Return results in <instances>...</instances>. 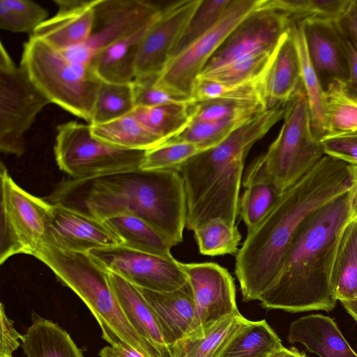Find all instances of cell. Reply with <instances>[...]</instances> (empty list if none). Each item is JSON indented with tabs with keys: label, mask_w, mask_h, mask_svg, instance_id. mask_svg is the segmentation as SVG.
Instances as JSON below:
<instances>
[{
	"label": "cell",
	"mask_w": 357,
	"mask_h": 357,
	"mask_svg": "<svg viewBox=\"0 0 357 357\" xmlns=\"http://www.w3.org/2000/svg\"><path fill=\"white\" fill-rule=\"evenodd\" d=\"M105 221L131 213L152 225L175 246L183 241L187 204L176 169H140L60 182L45 199Z\"/></svg>",
	"instance_id": "7a4b0ae2"
},
{
	"label": "cell",
	"mask_w": 357,
	"mask_h": 357,
	"mask_svg": "<svg viewBox=\"0 0 357 357\" xmlns=\"http://www.w3.org/2000/svg\"><path fill=\"white\" fill-rule=\"evenodd\" d=\"M20 66L51 103L89 124L102 82L88 66L69 60L33 36L24 45Z\"/></svg>",
	"instance_id": "8992f818"
},
{
	"label": "cell",
	"mask_w": 357,
	"mask_h": 357,
	"mask_svg": "<svg viewBox=\"0 0 357 357\" xmlns=\"http://www.w3.org/2000/svg\"><path fill=\"white\" fill-rule=\"evenodd\" d=\"M284 114V107H278L255 114L218 145L176 168L185 185L188 229L194 231L214 218L236 225L245 158Z\"/></svg>",
	"instance_id": "277c9868"
},
{
	"label": "cell",
	"mask_w": 357,
	"mask_h": 357,
	"mask_svg": "<svg viewBox=\"0 0 357 357\" xmlns=\"http://www.w3.org/2000/svg\"><path fill=\"white\" fill-rule=\"evenodd\" d=\"M351 1L262 0L260 8L282 12L292 22L308 20L337 21L345 13Z\"/></svg>",
	"instance_id": "e575fe53"
},
{
	"label": "cell",
	"mask_w": 357,
	"mask_h": 357,
	"mask_svg": "<svg viewBox=\"0 0 357 357\" xmlns=\"http://www.w3.org/2000/svg\"><path fill=\"white\" fill-rule=\"evenodd\" d=\"M282 119L278 137L261 158L266 174L284 193L305 176L325 153L312 128L303 86L286 104Z\"/></svg>",
	"instance_id": "52a82bcc"
},
{
	"label": "cell",
	"mask_w": 357,
	"mask_h": 357,
	"mask_svg": "<svg viewBox=\"0 0 357 357\" xmlns=\"http://www.w3.org/2000/svg\"><path fill=\"white\" fill-rule=\"evenodd\" d=\"M337 22L357 48V0L351 1L345 13Z\"/></svg>",
	"instance_id": "681fc988"
},
{
	"label": "cell",
	"mask_w": 357,
	"mask_h": 357,
	"mask_svg": "<svg viewBox=\"0 0 357 357\" xmlns=\"http://www.w3.org/2000/svg\"><path fill=\"white\" fill-rule=\"evenodd\" d=\"M112 347L117 357H146L122 341L117 342Z\"/></svg>",
	"instance_id": "816d5d0a"
},
{
	"label": "cell",
	"mask_w": 357,
	"mask_h": 357,
	"mask_svg": "<svg viewBox=\"0 0 357 357\" xmlns=\"http://www.w3.org/2000/svg\"><path fill=\"white\" fill-rule=\"evenodd\" d=\"M89 126L95 137L124 149L148 151L164 142L148 130L132 112L107 123Z\"/></svg>",
	"instance_id": "f1b7e54d"
},
{
	"label": "cell",
	"mask_w": 357,
	"mask_h": 357,
	"mask_svg": "<svg viewBox=\"0 0 357 357\" xmlns=\"http://www.w3.org/2000/svg\"><path fill=\"white\" fill-rule=\"evenodd\" d=\"M291 30L299 54L302 83L309 104L312 128L315 136L320 140L325 135L324 120V89L311 63L302 24L301 22H292Z\"/></svg>",
	"instance_id": "d6a6232c"
},
{
	"label": "cell",
	"mask_w": 357,
	"mask_h": 357,
	"mask_svg": "<svg viewBox=\"0 0 357 357\" xmlns=\"http://www.w3.org/2000/svg\"><path fill=\"white\" fill-rule=\"evenodd\" d=\"M50 100L35 86L21 66L17 67L3 43L0 47V150L21 156L24 135Z\"/></svg>",
	"instance_id": "30bf717a"
},
{
	"label": "cell",
	"mask_w": 357,
	"mask_h": 357,
	"mask_svg": "<svg viewBox=\"0 0 357 357\" xmlns=\"http://www.w3.org/2000/svg\"><path fill=\"white\" fill-rule=\"evenodd\" d=\"M157 77H135L132 82L135 107H154L175 102H189L187 98L174 94L155 84Z\"/></svg>",
	"instance_id": "f6af8a7d"
},
{
	"label": "cell",
	"mask_w": 357,
	"mask_h": 357,
	"mask_svg": "<svg viewBox=\"0 0 357 357\" xmlns=\"http://www.w3.org/2000/svg\"><path fill=\"white\" fill-rule=\"evenodd\" d=\"M302 86L300 57L290 26L276 46L264 77L265 109L284 107Z\"/></svg>",
	"instance_id": "ffe728a7"
},
{
	"label": "cell",
	"mask_w": 357,
	"mask_h": 357,
	"mask_svg": "<svg viewBox=\"0 0 357 357\" xmlns=\"http://www.w3.org/2000/svg\"><path fill=\"white\" fill-rule=\"evenodd\" d=\"M181 266L192 288L196 309L194 328L185 338L202 337L222 320L240 313L234 281L226 268L213 262Z\"/></svg>",
	"instance_id": "5bb4252c"
},
{
	"label": "cell",
	"mask_w": 357,
	"mask_h": 357,
	"mask_svg": "<svg viewBox=\"0 0 357 357\" xmlns=\"http://www.w3.org/2000/svg\"><path fill=\"white\" fill-rule=\"evenodd\" d=\"M208 149H210L194 143H162L146 151L139 169L145 171L176 169L192 157Z\"/></svg>",
	"instance_id": "7bdbcfd3"
},
{
	"label": "cell",
	"mask_w": 357,
	"mask_h": 357,
	"mask_svg": "<svg viewBox=\"0 0 357 357\" xmlns=\"http://www.w3.org/2000/svg\"><path fill=\"white\" fill-rule=\"evenodd\" d=\"M250 118L236 117L215 121H191L180 132L163 143H194L211 149L218 145Z\"/></svg>",
	"instance_id": "ab89813d"
},
{
	"label": "cell",
	"mask_w": 357,
	"mask_h": 357,
	"mask_svg": "<svg viewBox=\"0 0 357 357\" xmlns=\"http://www.w3.org/2000/svg\"><path fill=\"white\" fill-rule=\"evenodd\" d=\"M189 103L175 102L154 107H137L132 114L148 130L165 142L190 123Z\"/></svg>",
	"instance_id": "836d02e7"
},
{
	"label": "cell",
	"mask_w": 357,
	"mask_h": 357,
	"mask_svg": "<svg viewBox=\"0 0 357 357\" xmlns=\"http://www.w3.org/2000/svg\"><path fill=\"white\" fill-rule=\"evenodd\" d=\"M266 73V71L256 80L238 84H225L207 79L197 78L192 91L191 102L227 99L259 102L264 107L263 85Z\"/></svg>",
	"instance_id": "8d00e7d4"
},
{
	"label": "cell",
	"mask_w": 357,
	"mask_h": 357,
	"mask_svg": "<svg viewBox=\"0 0 357 357\" xmlns=\"http://www.w3.org/2000/svg\"><path fill=\"white\" fill-rule=\"evenodd\" d=\"M100 266L135 286L158 292L175 291L188 282L181 262L118 245L88 253Z\"/></svg>",
	"instance_id": "4fadbf2b"
},
{
	"label": "cell",
	"mask_w": 357,
	"mask_h": 357,
	"mask_svg": "<svg viewBox=\"0 0 357 357\" xmlns=\"http://www.w3.org/2000/svg\"><path fill=\"white\" fill-rule=\"evenodd\" d=\"M349 189L347 163L325 155L282 194L236 252L235 274L243 301H259L273 287L304 221Z\"/></svg>",
	"instance_id": "6da1fadb"
},
{
	"label": "cell",
	"mask_w": 357,
	"mask_h": 357,
	"mask_svg": "<svg viewBox=\"0 0 357 357\" xmlns=\"http://www.w3.org/2000/svg\"><path fill=\"white\" fill-rule=\"evenodd\" d=\"M169 3L152 0H96L89 38L61 52L69 60L88 66L102 50L148 29Z\"/></svg>",
	"instance_id": "8fae6325"
},
{
	"label": "cell",
	"mask_w": 357,
	"mask_h": 357,
	"mask_svg": "<svg viewBox=\"0 0 357 357\" xmlns=\"http://www.w3.org/2000/svg\"><path fill=\"white\" fill-rule=\"evenodd\" d=\"M132 82H101L89 125L107 123L132 113L135 108Z\"/></svg>",
	"instance_id": "d590c367"
},
{
	"label": "cell",
	"mask_w": 357,
	"mask_h": 357,
	"mask_svg": "<svg viewBox=\"0 0 357 357\" xmlns=\"http://www.w3.org/2000/svg\"><path fill=\"white\" fill-rule=\"evenodd\" d=\"M51 204L43 244L82 253L123 245L105 221L61 204Z\"/></svg>",
	"instance_id": "e0dca14e"
},
{
	"label": "cell",
	"mask_w": 357,
	"mask_h": 357,
	"mask_svg": "<svg viewBox=\"0 0 357 357\" xmlns=\"http://www.w3.org/2000/svg\"><path fill=\"white\" fill-rule=\"evenodd\" d=\"M348 313L357 321V299L342 303Z\"/></svg>",
	"instance_id": "db71d44e"
},
{
	"label": "cell",
	"mask_w": 357,
	"mask_h": 357,
	"mask_svg": "<svg viewBox=\"0 0 357 357\" xmlns=\"http://www.w3.org/2000/svg\"><path fill=\"white\" fill-rule=\"evenodd\" d=\"M350 178V220H357V164H347Z\"/></svg>",
	"instance_id": "f907efd6"
},
{
	"label": "cell",
	"mask_w": 357,
	"mask_h": 357,
	"mask_svg": "<svg viewBox=\"0 0 357 357\" xmlns=\"http://www.w3.org/2000/svg\"><path fill=\"white\" fill-rule=\"evenodd\" d=\"M191 121H215L236 117L250 118L266 110L259 102L227 99L190 102ZM190 121V122H191Z\"/></svg>",
	"instance_id": "b9f144b4"
},
{
	"label": "cell",
	"mask_w": 357,
	"mask_h": 357,
	"mask_svg": "<svg viewBox=\"0 0 357 357\" xmlns=\"http://www.w3.org/2000/svg\"><path fill=\"white\" fill-rule=\"evenodd\" d=\"M107 273L111 288L132 326L163 357H171L158 317L138 287L114 273Z\"/></svg>",
	"instance_id": "7402d4cb"
},
{
	"label": "cell",
	"mask_w": 357,
	"mask_h": 357,
	"mask_svg": "<svg viewBox=\"0 0 357 357\" xmlns=\"http://www.w3.org/2000/svg\"><path fill=\"white\" fill-rule=\"evenodd\" d=\"M35 257L83 301L97 321L102 338L110 346L122 341L146 357H163L132 326L111 288L107 271L88 253L43 243Z\"/></svg>",
	"instance_id": "5b68a950"
},
{
	"label": "cell",
	"mask_w": 357,
	"mask_h": 357,
	"mask_svg": "<svg viewBox=\"0 0 357 357\" xmlns=\"http://www.w3.org/2000/svg\"><path fill=\"white\" fill-rule=\"evenodd\" d=\"M105 222L122 240V245L165 258H174L171 253L173 245L142 218L124 213Z\"/></svg>",
	"instance_id": "4316f807"
},
{
	"label": "cell",
	"mask_w": 357,
	"mask_h": 357,
	"mask_svg": "<svg viewBox=\"0 0 357 357\" xmlns=\"http://www.w3.org/2000/svg\"><path fill=\"white\" fill-rule=\"evenodd\" d=\"M331 285L337 301L357 299V220L350 221L342 232L333 263Z\"/></svg>",
	"instance_id": "83f0119b"
},
{
	"label": "cell",
	"mask_w": 357,
	"mask_h": 357,
	"mask_svg": "<svg viewBox=\"0 0 357 357\" xmlns=\"http://www.w3.org/2000/svg\"><path fill=\"white\" fill-rule=\"evenodd\" d=\"M138 289L156 314L170 349L176 342L190 335L194 328L196 309L189 281L173 291Z\"/></svg>",
	"instance_id": "44dd1931"
},
{
	"label": "cell",
	"mask_w": 357,
	"mask_h": 357,
	"mask_svg": "<svg viewBox=\"0 0 357 357\" xmlns=\"http://www.w3.org/2000/svg\"><path fill=\"white\" fill-rule=\"evenodd\" d=\"M349 190L312 213L302 224L273 287L259 301L262 307L289 312L333 310V260L350 222Z\"/></svg>",
	"instance_id": "3957f363"
},
{
	"label": "cell",
	"mask_w": 357,
	"mask_h": 357,
	"mask_svg": "<svg viewBox=\"0 0 357 357\" xmlns=\"http://www.w3.org/2000/svg\"><path fill=\"white\" fill-rule=\"evenodd\" d=\"M292 22L279 10L258 8L231 31L200 74L208 73L243 57L273 52Z\"/></svg>",
	"instance_id": "9a60e30c"
},
{
	"label": "cell",
	"mask_w": 357,
	"mask_h": 357,
	"mask_svg": "<svg viewBox=\"0 0 357 357\" xmlns=\"http://www.w3.org/2000/svg\"><path fill=\"white\" fill-rule=\"evenodd\" d=\"M0 357H14L13 353L21 347L24 335L15 328L14 322L6 314L2 303L0 304Z\"/></svg>",
	"instance_id": "7dc6e473"
},
{
	"label": "cell",
	"mask_w": 357,
	"mask_h": 357,
	"mask_svg": "<svg viewBox=\"0 0 357 357\" xmlns=\"http://www.w3.org/2000/svg\"><path fill=\"white\" fill-rule=\"evenodd\" d=\"M31 320L21 344L26 357H84L82 349L57 323L36 312H31Z\"/></svg>",
	"instance_id": "d4e9b609"
},
{
	"label": "cell",
	"mask_w": 357,
	"mask_h": 357,
	"mask_svg": "<svg viewBox=\"0 0 357 357\" xmlns=\"http://www.w3.org/2000/svg\"><path fill=\"white\" fill-rule=\"evenodd\" d=\"M262 0H231L219 20L188 47L173 56L155 84L174 94L191 100L197 77L231 31Z\"/></svg>",
	"instance_id": "7c38bea8"
},
{
	"label": "cell",
	"mask_w": 357,
	"mask_h": 357,
	"mask_svg": "<svg viewBox=\"0 0 357 357\" xmlns=\"http://www.w3.org/2000/svg\"><path fill=\"white\" fill-rule=\"evenodd\" d=\"M288 341L303 344L319 357H357L335 321L321 314H309L289 326Z\"/></svg>",
	"instance_id": "603a6c76"
},
{
	"label": "cell",
	"mask_w": 357,
	"mask_h": 357,
	"mask_svg": "<svg viewBox=\"0 0 357 357\" xmlns=\"http://www.w3.org/2000/svg\"><path fill=\"white\" fill-rule=\"evenodd\" d=\"M54 2L58 6L56 14L42 23L31 36L61 52L85 43L93 26L96 0Z\"/></svg>",
	"instance_id": "d6986e66"
},
{
	"label": "cell",
	"mask_w": 357,
	"mask_h": 357,
	"mask_svg": "<svg viewBox=\"0 0 357 357\" xmlns=\"http://www.w3.org/2000/svg\"><path fill=\"white\" fill-rule=\"evenodd\" d=\"M324 137L357 131V97L345 83L334 82L324 89Z\"/></svg>",
	"instance_id": "1f68e13d"
},
{
	"label": "cell",
	"mask_w": 357,
	"mask_h": 357,
	"mask_svg": "<svg viewBox=\"0 0 357 357\" xmlns=\"http://www.w3.org/2000/svg\"><path fill=\"white\" fill-rule=\"evenodd\" d=\"M200 2L174 1L162 10L138 46L135 77H159Z\"/></svg>",
	"instance_id": "2e32d148"
},
{
	"label": "cell",
	"mask_w": 357,
	"mask_h": 357,
	"mask_svg": "<svg viewBox=\"0 0 357 357\" xmlns=\"http://www.w3.org/2000/svg\"><path fill=\"white\" fill-rule=\"evenodd\" d=\"M193 231L199 250L204 255H233L238 250L241 235L238 227L221 218H212Z\"/></svg>",
	"instance_id": "74e56055"
},
{
	"label": "cell",
	"mask_w": 357,
	"mask_h": 357,
	"mask_svg": "<svg viewBox=\"0 0 357 357\" xmlns=\"http://www.w3.org/2000/svg\"><path fill=\"white\" fill-rule=\"evenodd\" d=\"M283 347L281 340L266 320H249L218 357H268Z\"/></svg>",
	"instance_id": "4dcf8cb0"
},
{
	"label": "cell",
	"mask_w": 357,
	"mask_h": 357,
	"mask_svg": "<svg viewBox=\"0 0 357 357\" xmlns=\"http://www.w3.org/2000/svg\"><path fill=\"white\" fill-rule=\"evenodd\" d=\"M238 202V213L248 232L254 229L269 213L282 195V191L266 174L261 155L248 169Z\"/></svg>",
	"instance_id": "cb8c5ba5"
},
{
	"label": "cell",
	"mask_w": 357,
	"mask_h": 357,
	"mask_svg": "<svg viewBox=\"0 0 357 357\" xmlns=\"http://www.w3.org/2000/svg\"><path fill=\"white\" fill-rule=\"evenodd\" d=\"M299 22L303 25L311 63L324 89L334 82L347 83L348 61L337 22L308 20Z\"/></svg>",
	"instance_id": "ac0fdd59"
},
{
	"label": "cell",
	"mask_w": 357,
	"mask_h": 357,
	"mask_svg": "<svg viewBox=\"0 0 357 357\" xmlns=\"http://www.w3.org/2000/svg\"><path fill=\"white\" fill-rule=\"evenodd\" d=\"M0 264L19 254L35 257L43 244L52 204L20 187L0 167Z\"/></svg>",
	"instance_id": "9c48e42d"
},
{
	"label": "cell",
	"mask_w": 357,
	"mask_h": 357,
	"mask_svg": "<svg viewBox=\"0 0 357 357\" xmlns=\"http://www.w3.org/2000/svg\"><path fill=\"white\" fill-rule=\"evenodd\" d=\"M325 155L347 164H357V131L326 136L320 139Z\"/></svg>",
	"instance_id": "bcb514c9"
},
{
	"label": "cell",
	"mask_w": 357,
	"mask_h": 357,
	"mask_svg": "<svg viewBox=\"0 0 357 357\" xmlns=\"http://www.w3.org/2000/svg\"><path fill=\"white\" fill-rule=\"evenodd\" d=\"M48 19V12L29 0H0V28L31 36Z\"/></svg>",
	"instance_id": "f35d334b"
},
{
	"label": "cell",
	"mask_w": 357,
	"mask_h": 357,
	"mask_svg": "<svg viewBox=\"0 0 357 357\" xmlns=\"http://www.w3.org/2000/svg\"><path fill=\"white\" fill-rule=\"evenodd\" d=\"M273 52H263L238 59L197 78L207 79L225 84H238L260 78L266 71Z\"/></svg>",
	"instance_id": "60d3db41"
},
{
	"label": "cell",
	"mask_w": 357,
	"mask_h": 357,
	"mask_svg": "<svg viewBox=\"0 0 357 357\" xmlns=\"http://www.w3.org/2000/svg\"><path fill=\"white\" fill-rule=\"evenodd\" d=\"M241 313L220 321L203 337L184 338L171 349V357H218L233 336L248 322Z\"/></svg>",
	"instance_id": "f546056e"
},
{
	"label": "cell",
	"mask_w": 357,
	"mask_h": 357,
	"mask_svg": "<svg viewBox=\"0 0 357 357\" xmlns=\"http://www.w3.org/2000/svg\"><path fill=\"white\" fill-rule=\"evenodd\" d=\"M231 1V0H201L176 45L172 57L208 31L219 20Z\"/></svg>",
	"instance_id": "ee69618b"
},
{
	"label": "cell",
	"mask_w": 357,
	"mask_h": 357,
	"mask_svg": "<svg viewBox=\"0 0 357 357\" xmlns=\"http://www.w3.org/2000/svg\"><path fill=\"white\" fill-rule=\"evenodd\" d=\"M148 29L98 52L88 66L93 75L102 82L131 83L135 78L137 48Z\"/></svg>",
	"instance_id": "484cf974"
},
{
	"label": "cell",
	"mask_w": 357,
	"mask_h": 357,
	"mask_svg": "<svg viewBox=\"0 0 357 357\" xmlns=\"http://www.w3.org/2000/svg\"><path fill=\"white\" fill-rule=\"evenodd\" d=\"M54 152L61 170L82 179L139 169L146 151L114 146L95 137L89 124L69 121L58 126Z\"/></svg>",
	"instance_id": "ba28073f"
},
{
	"label": "cell",
	"mask_w": 357,
	"mask_h": 357,
	"mask_svg": "<svg viewBox=\"0 0 357 357\" xmlns=\"http://www.w3.org/2000/svg\"><path fill=\"white\" fill-rule=\"evenodd\" d=\"M268 357H307L305 354L301 353L296 348L287 349L285 347L274 352Z\"/></svg>",
	"instance_id": "f5cc1de1"
},
{
	"label": "cell",
	"mask_w": 357,
	"mask_h": 357,
	"mask_svg": "<svg viewBox=\"0 0 357 357\" xmlns=\"http://www.w3.org/2000/svg\"><path fill=\"white\" fill-rule=\"evenodd\" d=\"M340 28L341 29L340 26ZM341 30L344 36L349 73V79L345 86L349 93L357 97V48L351 38L342 29Z\"/></svg>",
	"instance_id": "c3c4849f"
}]
</instances>
